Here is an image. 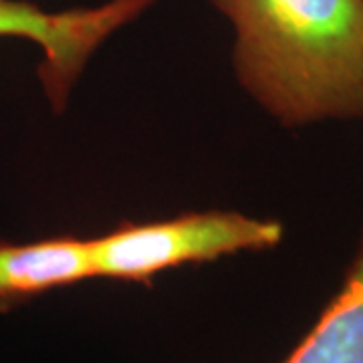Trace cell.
I'll return each instance as SVG.
<instances>
[{
    "label": "cell",
    "mask_w": 363,
    "mask_h": 363,
    "mask_svg": "<svg viewBox=\"0 0 363 363\" xmlns=\"http://www.w3.org/2000/svg\"><path fill=\"white\" fill-rule=\"evenodd\" d=\"M152 4L154 0H109L101 6L49 13L26 0H0V39L39 45L37 75L52 111L63 113L93 52Z\"/></svg>",
    "instance_id": "cell-3"
},
{
    "label": "cell",
    "mask_w": 363,
    "mask_h": 363,
    "mask_svg": "<svg viewBox=\"0 0 363 363\" xmlns=\"http://www.w3.org/2000/svg\"><path fill=\"white\" fill-rule=\"evenodd\" d=\"M281 363H363V230L335 297Z\"/></svg>",
    "instance_id": "cell-5"
},
{
    "label": "cell",
    "mask_w": 363,
    "mask_h": 363,
    "mask_svg": "<svg viewBox=\"0 0 363 363\" xmlns=\"http://www.w3.org/2000/svg\"><path fill=\"white\" fill-rule=\"evenodd\" d=\"M234 75L283 128L363 121V0H210Z\"/></svg>",
    "instance_id": "cell-1"
},
{
    "label": "cell",
    "mask_w": 363,
    "mask_h": 363,
    "mask_svg": "<svg viewBox=\"0 0 363 363\" xmlns=\"http://www.w3.org/2000/svg\"><path fill=\"white\" fill-rule=\"evenodd\" d=\"M283 236L285 226L279 220L220 210L121 224L89 238L93 279L152 285L160 272L238 252L271 250Z\"/></svg>",
    "instance_id": "cell-2"
},
{
    "label": "cell",
    "mask_w": 363,
    "mask_h": 363,
    "mask_svg": "<svg viewBox=\"0 0 363 363\" xmlns=\"http://www.w3.org/2000/svg\"><path fill=\"white\" fill-rule=\"evenodd\" d=\"M93 279L89 238L73 234L0 242V313Z\"/></svg>",
    "instance_id": "cell-4"
}]
</instances>
